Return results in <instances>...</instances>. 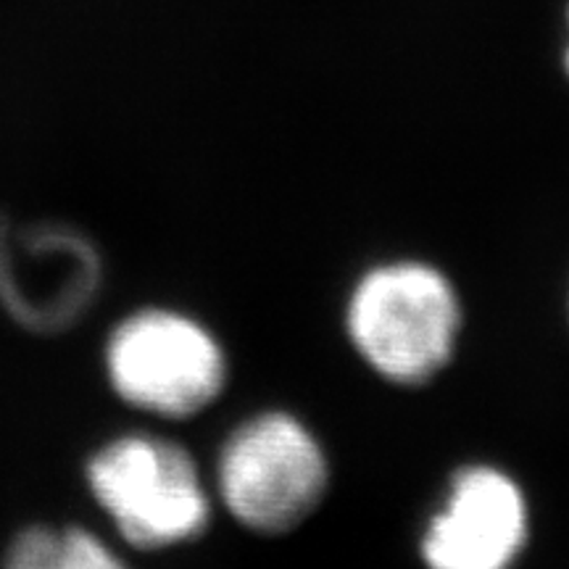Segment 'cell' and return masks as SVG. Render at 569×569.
Wrapping results in <instances>:
<instances>
[{"label": "cell", "mask_w": 569, "mask_h": 569, "mask_svg": "<svg viewBox=\"0 0 569 569\" xmlns=\"http://www.w3.org/2000/svg\"><path fill=\"white\" fill-rule=\"evenodd\" d=\"M459 319L457 293L438 269L398 261L356 284L348 336L382 377L417 386L451 359Z\"/></svg>", "instance_id": "obj_1"}, {"label": "cell", "mask_w": 569, "mask_h": 569, "mask_svg": "<svg viewBox=\"0 0 569 569\" xmlns=\"http://www.w3.org/2000/svg\"><path fill=\"white\" fill-rule=\"evenodd\" d=\"M88 486L119 536L138 549H169L201 536L209 525L201 472L174 440H111L90 457Z\"/></svg>", "instance_id": "obj_2"}, {"label": "cell", "mask_w": 569, "mask_h": 569, "mask_svg": "<svg viewBox=\"0 0 569 569\" xmlns=\"http://www.w3.org/2000/svg\"><path fill=\"white\" fill-rule=\"evenodd\" d=\"M106 369L122 401L169 419L198 415L227 380L224 353L211 332L167 309L127 317L106 346Z\"/></svg>", "instance_id": "obj_3"}, {"label": "cell", "mask_w": 569, "mask_h": 569, "mask_svg": "<svg viewBox=\"0 0 569 569\" xmlns=\"http://www.w3.org/2000/svg\"><path fill=\"white\" fill-rule=\"evenodd\" d=\"M217 480L224 507L240 525L274 536L315 511L327 488V461L296 417L269 411L232 432Z\"/></svg>", "instance_id": "obj_4"}, {"label": "cell", "mask_w": 569, "mask_h": 569, "mask_svg": "<svg viewBox=\"0 0 569 569\" xmlns=\"http://www.w3.org/2000/svg\"><path fill=\"white\" fill-rule=\"evenodd\" d=\"M525 538L528 507L519 488L493 467H469L430 522L422 553L430 569H509Z\"/></svg>", "instance_id": "obj_5"}, {"label": "cell", "mask_w": 569, "mask_h": 569, "mask_svg": "<svg viewBox=\"0 0 569 569\" xmlns=\"http://www.w3.org/2000/svg\"><path fill=\"white\" fill-rule=\"evenodd\" d=\"M51 569H130L101 538L88 530L69 528L61 536V549Z\"/></svg>", "instance_id": "obj_6"}, {"label": "cell", "mask_w": 569, "mask_h": 569, "mask_svg": "<svg viewBox=\"0 0 569 569\" xmlns=\"http://www.w3.org/2000/svg\"><path fill=\"white\" fill-rule=\"evenodd\" d=\"M63 530L30 528L21 530L9 546L3 569H51L61 549Z\"/></svg>", "instance_id": "obj_7"}, {"label": "cell", "mask_w": 569, "mask_h": 569, "mask_svg": "<svg viewBox=\"0 0 569 569\" xmlns=\"http://www.w3.org/2000/svg\"><path fill=\"white\" fill-rule=\"evenodd\" d=\"M567 69H569V53H567Z\"/></svg>", "instance_id": "obj_8"}]
</instances>
